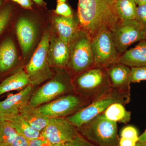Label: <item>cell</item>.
<instances>
[{
    "label": "cell",
    "mask_w": 146,
    "mask_h": 146,
    "mask_svg": "<svg viewBox=\"0 0 146 146\" xmlns=\"http://www.w3.org/2000/svg\"><path fill=\"white\" fill-rule=\"evenodd\" d=\"M12 13L10 7H5L0 11V34L7 25Z\"/></svg>",
    "instance_id": "cell-29"
},
{
    "label": "cell",
    "mask_w": 146,
    "mask_h": 146,
    "mask_svg": "<svg viewBox=\"0 0 146 146\" xmlns=\"http://www.w3.org/2000/svg\"><path fill=\"white\" fill-rule=\"evenodd\" d=\"M54 22L58 36L69 44L78 28L75 21L73 17L59 16L55 18Z\"/></svg>",
    "instance_id": "cell-21"
},
{
    "label": "cell",
    "mask_w": 146,
    "mask_h": 146,
    "mask_svg": "<svg viewBox=\"0 0 146 146\" xmlns=\"http://www.w3.org/2000/svg\"><path fill=\"white\" fill-rule=\"evenodd\" d=\"M55 13L59 16L73 17V13L70 7L65 2L57 1Z\"/></svg>",
    "instance_id": "cell-28"
},
{
    "label": "cell",
    "mask_w": 146,
    "mask_h": 146,
    "mask_svg": "<svg viewBox=\"0 0 146 146\" xmlns=\"http://www.w3.org/2000/svg\"><path fill=\"white\" fill-rule=\"evenodd\" d=\"M91 43L89 35L77 28L69 44L70 58L66 66L76 76L95 67Z\"/></svg>",
    "instance_id": "cell-4"
},
{
    "label": "cell",
    "mask_w": 146,
    "mask_h": 146,
    "mask_svg": "<svg viewBox=\"0 0 146 146\" xmlns=\"http://www.w3.org/2000/svg\"><path fill=\"white\" fill-rule=\"evenodd\" d=\"M72 81L75 94L91 102L112 89L106 69L96 66L76 76Z\"/></svg>",
    "instance_id": "cell-2"
},
{
    "label": "cell",
    "mask_w": 146,
    "mask_h": 146,
    "mask_svg": "<svg viewBox=\"0 0 146 146\" xmlns=\"http://www.w3.org/2000/svg\"><path fill=\"white\" fill-rule=\"evenodd\" d=\"M141 146H146V143H145L141 144Z\"/></svg>",
    "instance_id": "cell-39"
},
{
    "label": "cell",
    "mask_w": 146,
    "mask_h": 146,
    "mask_svg": "<svg viewBox=\"0 0 146 146\" xmlns=\"http://www.w3.org/2000/svg\"><path fill=\"white\" fill-rule=\"evenodd\" d=\"M117 6L119 17L121 21L135 20L137 7L134 0H117Z\"/></svg>",
    "instance_id": "cell-23"
},
{
    "label": "cell",
    "mask_w": 146,
    "mask_h": 146,
    "mask_svg": "<svg viewBox=\"0 0 146 146\" xmlns=\"http://www.w3.org/2000/svg\"><path fill=\"white\" fill-rule=\"evenodd\" d=\"M102 114L109 121L124 124L130 121L131 117V112L127 110L124 105L120 103L111 104Z\"/></svg>",
    "instance_id": "cell-22"
},
{
    "label": "cell",
    "mask_w": 146,
    "mask_h": 146,
    "mask_svg": "<svg viewBox=\"0 0 146 146\" xmlns=\"http://www.w3.org/2000/svg\"><path fill=\"white\" fill-rule=\"evenodd\" d=\"M131 82L136 83L146 80V66L131 68Z\"/></svg>",
    "instance_id": "cell-27"
},
{
    "label": "cell",
    "mask_w": 146,
    "mask_h": 146,
    "mask_svg": "<svg viewBox=\"0 0 146 146\" xmlns=\"http://www.w3.org/2000/svg\"><path fill=\"white\" fill-rule=\"evenodd\" d=\"M17 3L22 7L27 9H31L32 3L31 0H11Z\"/></svg>",
    "instance_id": "cell-34"
},
{
    "label": "cell",
    "mask_w": 146,
    "mask_h": 146,
    "mask_svg": "<svg viewBox=\"0 0 146 146\" xmlns=\"http://www.w3.org/2000/svg\"><path fill=\"white\" fill-rule=\"evenodd\" d=\"M10 146H29V140L17 133Z\"/></svg>",
    "instance_id": "cell-32"
},
{
    "label": "cell",
    "mask_w": 146,
    "mask_h": 146,
    "mask_svg": "<svg viewBox=\"0 0 146 146\" xmlns=\"http://www.w3.org/2000/svg\"><path fill=\"white\" fill-rule=\"evenodd\" d=\"M136 146H141V144L138 142L136 144Z\"/></svg>",
    "instance_id": "cell-41"
},
{
    "label": "cell",
    "mask_w": 146,
    "mask_h": 146,
    "mask_svg": "<svg viewBox=\"0 0 146 146\" xmlns=\"http://www.w3.org/2000/svg\"><path fill=\"white\" fill-rule=\"evenodd\" d=\"M52 78L35 91L29 102L30 104L38 107L63 95L74 93L72 79L67 72L60 71Z\"/></svg>",
    "instance_id": "cell-6"
},
{
    "label": "cell",
    "mask_w": 146,
    "mask_h": 146,
    "mask_svg": "<svg viewBox=\"0 0 146 146\" xmlns=\"http://www.w3.org/2000/svg\"><path fill=\"white\" fill-rule=\"evenodd\" d=\"M135 20L146 31V3L137 7Z\"/></svg>",
    "instance_id": "cell-30"
},
{
    "label": "cell",
    "mask_w": 146,
    "mask_h": 146,
    "mask_svg": "<svg viewBox=\"0 0 146 146\" xmlns=\"http://www.w3.org/2000/svg\"><path fill=\"white\" fill-rule=\"evenodd\" d=\"M16 33L23 53L26 55L33 47L36 39L35 25L27 18H20L16 24Z\"/></svg>",
    "instance_id": "cell-15"
},
{
    "label": "cell",
    "mask_w": 146,
    "mask_h": 146,
    "mask_svg": "<svg viewBox=\"0 0 146 146\" xmlns=\"http://www.w3.org/2000/svg\"><path fill=\"white\" fill-rule=\"evenodd\" d=\"M32 1L39 5H42L44 3L43 0H32Z\"/></svg>",
    "instance_id": "cell-37"
},
{
    "label": "cell",
    "mask_w": 146,
    "mask_h": 146,
    "mask_svg": "<svg viewBox=\"0 0 146 146\" xmlns=\"http://www.w3.org/2000/svg\"><path fill=\"white\" fill-rule=\"evenodd\" d=\"M50 36L49 31L44 33L35 52L26 67V72L31 84L33 86L39 85L53 76L48 60Z\"/></svg>",
    "instance_id": "cell-7"
},
{
    "label": "cell",
    "mask_w": 146,
    "mask_h": 146,
    "mask_svg": "<svg viewBox=\"0 0 146 146\" xmlns=\"http://www.w3.org/2000/svg\"><path fill=\"white\" fill-rule=\"evenodd\" d=\"M113 42L120 55L135 42L145 39L146 31L136 20L121 21L111 31Z\"/></svg>",
    "instance_id": "cell-10"
},
{
    "label": "cell",
    "mask_w": 146,
    "mask_h": 146,
    "mask_svg": "<svg viewBox=\"0 0 146 146\" xmlns=\"http://www.w3.org/2000/svg\"><path fill=\"white\" fill-rule=\"evenodd\" d=\"M136 5L138 6L142 5L146 3V0H134Z\"/></svg>",
    "instance_id": "cell-36"
},
{
    "label": "cell",
    "mask_w": 146,
    "mask_h": 146,
    "mask_svg": "<svg viewBox=\"0 0 146 146\" xmlns=\"http://www.w3.org/2000/svg\"><path fill=\"white\" fill-rule=\"evenodd\" d=\"M78 129L66 117L50 118L41 136L50 143L59 145L79 135Z\"/></svg>",
    "instance_id": "cell-11"
},
{
    "label": "cell",
    "mask_w": 146,
    "mask_h": 146,
    "mask_svg": "<svg viewBox=\"0 0 146 146\" xmlns=\"http://www.w3.org/2000/svg\"><path fill=\"white\" fill-rule=\"evenodd\" d=\"M91 102L75 93L63 95L38 107L44 116L49 118L67 117L86 107Z\"/></svg>",
    "instance_id": "cell-8"
},
{
    "label": "cell",
    "mask_w": 146,
    "mask_h": 146,
    "mask_svg": "<svg viewBox=\"0 0 146 146\" xmlns=\"http://www.w3.org/2000/svg\"><path fill=\"white\" fill-rule=\"evenodd\" d=\"M137 143L133 140L120 138L119 145V146H136Z\"/></svg>",
    "instance_id": "cell-33"
},
{
    "label": "cell",
    "mask_w": 146,
    "mask_h": 146,
    "mask_svg": "<svg viewBox=\"0 0 146 146\" xmlns=\"http://www.w3.org/2000/svg\"><path fill=\"white\" fill-rule=\"evenodd\" d=\"M106 71L112 89L123 94H130V68L120 63H115L106 69Z\"/></svg>",
    "instance_id": "cell-13"
},
{
    "label": "cell",
    "mask_w": 146,
    "mask_h": 146,
    "mask_svg": "<svg viewBox=\"0 0 146 146\" xmlns=\"http://www.w3.org/2000/svg\"><path fill=\"white\" fill-rule=\"evenodd\" d=\"M7 121L18 134L22 135L28 140L38 138L41 132L31 127L20 113L0 118Z\"/></svg>",
    "instance_id": "cell-17"
},
{
    "label": "cell",
    "mask_w": 146,
    "mask_h": 146,
    "mask_svg": "<svg viewBox=\"0 0 146 146\" xmlns=\"http://www.w3.org/2000/svg\"><path fill=\"white\" fill-rule=\"evenodd\" d=\"M79 133L96 146H119L117 123L101 114L78 128Z\"/></svg>",
    "instance_id": "cell-3"
},
{
    "label": "cell",
    "mask_w": 146,
    "mask_h": 146,
    "mask_svg": "<svg viewBox=\"0 0 146 146\" xmlns=\"http://www.w3.org/2000/svg\"><path fill=\"white\" fill-rule=\"evenodd\" d=\"M50 143L41 136L38 138L29 140V146H58Z\"/></svg>",
    "instance_id": "cell-31"
},
{
    "label": "cell",
    "mask_w": 146,
    "mask_h": 146,
    "mask_svg": "<svg viewBox=\"0 0 146 146\" xmlns=\"http://www.w3.org/2000/svg\"><path fill=\"white\" fill-rule=\"evenodd\" d=\"M121 138L133 140L138 143L139 138L138 130L133 126H127L122 129Z\"/></svg>",
    "instance_id": "cell-25"
},
{
    "label": "cell",
    "mask_w": 146,
    "mask_h": 146,
    "mask_svg": "<svg viewBox=\"0 0 146 146\" xmlns=\"http://www.w3.org/2000/svg\"><path fill=\"white\" fill-rule=\"evenodd\" d=\"M91 45L96 67L106 69L117 63L120 55L113 42L111 31L101 32L91 39Z\"/></svg>",
    "instance_id": "cell-9"
},
{
    "label": "cell",
    "mask_w": 146,
    "mask_h": 146,
    "mask_svg": "<svg viewBox=\"0 0 146 146\" xmlns=\"http://www.w3.org/2000/svg\"><path fill=\"white\" fill-rule=\"evenodd\" d=\"M20 113L32 127L40 132L49 121L50 118L42 115L38 107L32 106L29 103L21 108Z\"/></svg>",
    "instance_id": "cell-18"
},
{
    "label": "cell",
    "mask_w": 146,
    "mask_h": 146,
    "mask_svg": "<svg viewBox=\"0 0 146 146\" xmlns=\"http://www.w3.org/2000/svg\"><path fill=\"white\" fill-rule=\"evenodd\" d=\"M58 146H96L87 141L80 134L70 141H66Z\"/></svg>",
    "instance_id": "cell-26"
},
{
    "label": "cell",
    "mask_w": 146,
    "mask_h": 146,
    "mask_svg": "<svg viewBox=\"0 0 146 146\" xmlns=\"http://www.w3.org/2000/svg\"><path fill=\"white\" fill-rule=\"evenodd\" d=\"M17 59V50L13 41L9 38L6 39L0 46V72L10 70Z\"/></svg>",
    "instance_id": "cell-19"
},
{
    "label": "cell",
    "mask_w": 146,
    "mask_h": 146,
    "mask_svg": "<svg viewBox=\"0 0 146 146\" xmlns=\"http://www.w3.org/2000/svg\"><path fill=\"white\" fill-rule=\"evenodd\" d=\"M30 84L26 72L19 70L0 84V96L9 91L25 88Z\"/></svg>",
    "instance_id": "cell-20"
},
{
    "label": "cell",
    "mask_w": 146,
    "mask_h": 146,
    "mask_svg": "<svg viewBox=\"0 0 146 146\" xmlns=\"http://www.w3.org/2000/svg\"><path fill=\"white\" fill-rule=\"evenodd\" d=\"M145 40H146V37H145Z\"/></svg>",
    "instance_id": "cell-42"
},
{
    "label": "cell",
    "mask_w": 146,
    "mask_h": 146,
    "mask_svg": "<svg viewBox=\"0 0 146 146\" xmlns=\"http://www.w3.org/2000/svg\"><path fill=\"white\" fill-rule=\"evenodd\" d=\"M117 0H79L78 28L91 39L104 30L111 31L121 21L117 9Z\"/></svg>",
    "instance_id": "cell-1"
},
{
    "label": "cell",
    "mask_w": 146,
    "mask_h": 146,
    "mask_svg": "<svg viewBox=\"0 0 146 146\" xmlns=\"http://www.w3.org/2000/svg\"><path fill=\"white\" fill-rule=\"evenodd\" d=\"M117 63L129 68L146 66V40H141L134 48L127 50L120 55Z\"/></svg>",
    "instance_id": "cell-16"
},
{
    "label": "cell",
    "mask_w": 146,
    "mask_h": 146,
    "mask_svg": "<svg viewBox=\"0 0 146 146\" xmlns=\"http://www.w3.org/2000/svg\"><path fill=\"white\" fill-rule=\"evenodd\" d=\"M17 134L9 122L0 119V146H10Z\"/></svg>",
    "instance_id": "cell-24"
},
{
    "label": "cell",
    "mask_w": 146,
    "mask_h": 146,
    "mask_svg": "<svg viewBox=\"0 0 146 146\" xmlns=\"http://www.w3.org/2000/svg\"><path fill=\"white\" fill-rule=\"evenodd\" d=\"M138 143L140 144L145 143H146V129L143 133L139 136Z\"/></svg>",
    "instance_id": "cell-35"
},
{
    "label": "cell",
    "mask_w": 146,
    "mask_h": 146,
    "mask_svg": "<svg viewBox=\"0 0 146 146\" xmlns=\"http://www.w3.org/2000/svg\"><path fill=\"white\" fill-rule=\"evenodd\" d=\"M130 94H123L112 89L109 93L91 102L86 107L66 118L78 128L103 113L113 104L120 103L124 106L128 104L130 101Z\"/></svg>",
    "instance_id": "cell-5"
},
{
    "label": "cell",
    "mask_w": 146,
    "mask_h": 146,
    "mask_svg": "<svg viewBox=\"0 0 146 146\" xmlns=\"http://www.w3.org/2000/svg\"><path fill=\"white\" fill-rule=\"evenodd\" d=\"M70 58L69 44L58 36H50L48 52L49 64L58 68H66Z\"/></svg>",
    "instance_id": "cell-14"
},
{
    "label": "cell",
    "mask_w": 146,
    "mask_h": 146,
    "mask_svg": "<svg viewBox=\"0 0 146 146\" xmlns=\"http://www.w3.org/2000/svg\"><path fill=\"white\" fill-rule=\"evenodd\" d=\"M3 1L2 0H0V7H1V6L2 4Z\"/></svg>",
    "instance_id": "cell-40"
},
{
    "label": "cell",
    "mask_w": 146,
    "mask_h": 146,
    "mask_svg": "<svg viewBox=\"0 0 146 146\" xmlns=\"http://www.w3.org/2000/svg\"><path fill=\"white\" fill-rule=\"evenodd\" d=\"M58 1L62 2H66V0H57Z\"/></svg>",
    "instance_id": "cell-38"
},
{
    "label": "cell",
    "mask_w": 146,
    "mask_h": 146,
    "mask_svg": "<svg viewBox=\"0 0 146 146\" xmlns=\"http://www.w3.org/2000/svg\"><path fill=\"white\" fill-rule=\"evenodd\" d=\"M35 89V86L29 84L18 94L9 95L0 102V118L20 113L21 108L29 103Z\"/></svg>",
    "instance_id": "cell-12"
}]
</instances>
